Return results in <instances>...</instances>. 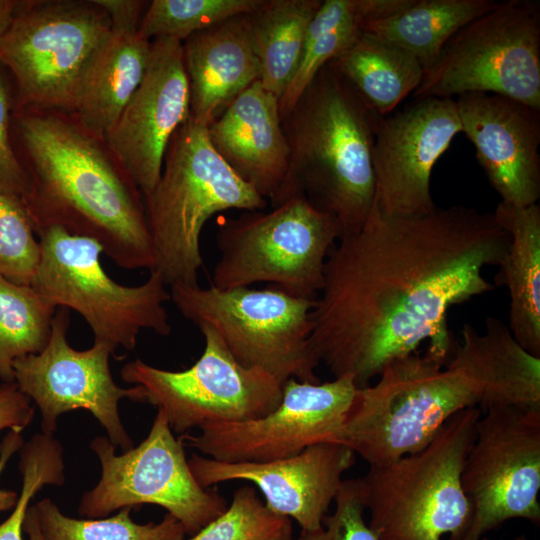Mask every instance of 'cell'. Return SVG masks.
I'll return each mask as SVG.
<instances>
[{
    "instance_id": "35",
    "label": "cell",
    "mask_w": 540,
    "mask_h": 540,
    "mask_svg": "<svg viewBox=\"0 0 540 540\" xmlns=\"http://www.w3.org/2000/svg\"><path fill=\"white\" fill-rule=\"evenodd\" d=\"M19 470L22 487L9 517L0 524V540H22L23 523L29 503L45 485H60L62 473L59 465L48 455L30 451L20 457Z\"/></svg>"
},
{
    "instance_id": "42",
    "label": "cell",
    "mask_w": 540,
    "mask_h": 540,
    "mask_svg": "<svg viewBox=\"0 0 540 540\" xmlns=\"http://www.w3.org/2000/svg\"><path fill=\"white\" fill-rule=\"evenodd\" d=\"M481 540H494V539H491V538H488L487 536H484ZM511 540H528V539L524 534H522V535L516 536L515 538H513Z\"/></svg>"
},
{
    "instance_id": "4",
    "label": "cell",
    "mask_w": 540,
    "mask_h": 540,
    "mask_svg": "<svg viewBox=\"0 0 540 540\" xmlns=\"http://www.w3.org/2000/svg\"><path fill=\"white\" fill-rule=\"evenodd\" d=\"M381 119L324 66L282 119L289 165L280 203L304 195L338 220L342 236L359 231L374 203L372 149Z\"/></svg>"
},
{
    "instance_id": "36",
    "label": "cell",
    "mask_w": 540,
    "mask_h": 540,
    "mask_svg": "<svg viewBox=\"0 0 540 540\" xmlns=\"http://www.w3.org/2000/svg\"><path fill=\"white\" fill-rule=\"evenodd\" d=\"M13 103L10 85L0 69V193L18 200L25 206L30 181L12 144Z\"/></svg>"
},
{
    "instance_id": "41",
    "label": "cell",
    "mask_w": 540,
    "mask_h": 540,
    "mask_svg": "<svg viewBox=\"0 0 540 540\" xmlns=\"http://www.w3.org/2000/svg\"><path fill=\"white\" fill-rule=\"evenodd\" d=\"M23 531L29 540H45L39 526L35 505H31L27 509Z\"/></svg>"
},
{
    "instance_id": "25",
    "label": "cell",
    "mask_w": 540,
    "mask_h": 540,
    "mask_svg": "<svg viewBox=\"0 0 540 540\" xmlns=\"http://www.w3.org/2000/svg\"><path fill=\"white\" fill-rule=\"evenodd\" d=\"M411 0H324L312 18L297 70L279 100L283 119L318 72L350 48L365 26L387 18Z\"/></svg>"
},
{
    "instance_id": "1",
    "label": "cell",
    "mask_w": 540,
    "mask_h": 540,
    "mask_svg": "<svg viewBox=\"0 0 540 540\" xmlns=\"http://www.w3.org/2000/svg\"><path fill=\"white\" fill-rule=\"evenodd\" d=\"M509 235L493 213L463 205L391 217L373 204L362 228L330 250L310 312L311 345L334 378L358 389L392 361L418 351L447 363L451 307L494 289Z\"/></svg>"
},
{
    "instance_id": "22",
    "label": "cell",
    "mask_w": 540,
    "mask_h": 540,
    "mask_svg": "<svg viewBox=\"0 0 540 540\" xmlns=\"http://www.w3.org/2000/svg\"><path fill=\"white\" fill-rule=\"evenodd\" d=\"M249 14L230 18L182 42L190 117L208 127L246 88L260 80Z\"/></svg>"
},
{
    "instance_id": "32",
    "label": "cell",
    "mask_w": 540,
    "mask_h": 540,
    "mask_svg": "<svg viewBox=\"0 0 540 540\" xmlns=\"http://www.w3.org/2000/svg\"><path fill=\"white\" fill-rule=\"evenodd\" d=\"M189 540H294L292 520L267 508L253 486L235 490L230 506Z\"/></svg>"
},
{
    "instance_id": "16",
    "label": "cell",
    "mask_w": 540,
    "mask_h": 540,
    "mask_svg": "<svg viewBox=\"0 0 540 540\" xmlns=\"http://www.w3.org/2000/svg\"><path fill=\"white\" fill-rule=\"evenodd\" d=\"M69 326L70 310L60 308L44 349L14 361V382L39 408L42 433L53 435L63 413L85 409L105 428L111 443L127 451L133 441L122 425L118 404L125 397L139 402V389L116 385L109 366L114 351L109 345L94 341L87 350L72 348L67 341Z\"/></svg>"
},
{
    "instance_id": "28",
    "label": "cell",
    "mask_w": 540,
    "mask_h": 540,
    "mask_svg": "<svg viewBox=\"0 0 540 540\" xmlns=\"http://www.w3.org/2000/svg\"><path fill=\"white\" fill-rule=\"evenodd\" d=\"M494 0H411L401 11L368 23L372 33L410 53L429 69L447 41L496 6Z\"/></svg>"
},
{
    "instance_id": "38",
    "label": "cell",
    "mask_w": 540,
    "mask_h": 540,
    "mask_svg": "<svg viewBox=\"0 0 540 540\" xmlns=\"http://www.w3.org/2000/svg\"><path fill=\"white\" fill-rule=\"evenodd\" d=\"M93 2L108 15L112 30L138 31L146 2L138 0H93Z\"/></svg>"
},
{
    "instance_id": "14",
    "label": "cell",
    "mask_w": 540,
    "mask_h": 540,
    "mask_svg": "<svg viewBox=\"0 0 540 540\" xmlns=\"http://www.w3.org/2000/svg\"><path fill=\"white\" fill-rule=\"evenodd\" d=\"M471 506L457 540H481L508 520L540 522V409L497 406L481 414L461 474Z\"/></svg>"
},
{
    "instance_id": "19",
    "label": "cell",
    "mask_w": 540,
    "mask_h": 540,
    "mask_svg": "<svg viewBox=\"0 0 540 540\" xmlns=\"http://www.w3.org/2000/svg\"><path fill=\"white\" fill-rule=\"evenodd\" d=\"M355 462L356 454L335 442L316 443L295 456L262 463H228L197 454L188 459L202 487L232 480L252 482L268 509L294 519L305 531L322 527L344 473Z\"/></svg>"
},
{
    "instance_id": "9",
    "label": "cell",
    "mask_w": 540,
    "mask_h": 540,
    "mask_svg": "<svg viewBox=\"0 0 540 540\" xmlns=\"http://www.w3.org/2000/svg\"><path fill=\"white\" fill-rule=\"evenodd\" d=\"M170 300L198 328H213L243 366L263 369L282 384L290 378L320 382L310 340L315 300L273 286L220 289L211 284L172 285Z\"/></svg>"
},
{
    "instance_id": "33",
    "label": "cell",
    "mask_w": 540,
    "mask_h": 540,
    "mask_svg": "<svg viewBox=\"0 0 540 540\" xmlns=\"http://www.w3.org/2000/svg\"><path fill=\"white\" fill-rule=\"evenodd\" d=\"M40 257V243L25 206L0 193V276L30 285Z\"/></svg>"
},
{
    "instance_id": "3",
    "label": "cell",
    "mask_w": 540,
    "mask_h": 540,
    "mask_svg": "<svg viewBox=\"0 0 540 540\" xmlns=\"http://www.w3.org/2000/svg\"><path fill=\"white\" fill-rule=\"evenodd\" d=\"M29 167L25 202L36 235L49 226L96 240L118 266L154 270L156 256L140 191L97 138L54 113L13 109Z\"/></svg>"
},
{
    "instance_id": "20",
    "label": "cell",
    "mask_w": 540,
    "mask_h": 540,
    "mask_svg": "<svg viewBox=\"0 0 540 540\" xmlns=\"http://www.w3.org/2000/svg\"><path fill=\"white\" fill-rule=\"evenodd\" d=\"M462 133L501 202L537 204L540 198V109L490 93L455 98Z\"/></svg>"
},
{
    "instance_id": "30",
    "label": "cell",
    "mask_w": 540,
    "mask_h": 540,
    "mask_svg": "<svg viewBox=\"0 0 540 540\" xmlns=\"http://www.w3.org/2000/svg\"><path fill=\"white\" fill-rule=\"evenodd\" d=\"M39 526L45 540H184L183 525L166 513L159 523H135L131 507H124L107 518L76 519L64 515L45 498L35 504Z\"/></svg>"
},
{
    "instance_id": "26",
    "label": "cell",
    "mask_w": 540,
    "mask_h": 540,
    "mask_svg": "<svg viewBox=\"0 0 540 540\" xmlns=\"http://www.w3.org/2000/svg\"><path fill=\"white\" fill-rule=\"evenodd\" d=\"M328 64L380 117L413 94L424 73L410 53L369 32Z\"/></svg>"
},
{
    "instance_id": "31",
    "label": "cell",
    "mask_w": 540,
    "mask_h": 540,
    "mask_svg": "<svg viewBox=\"0 0 540 540\" xmlns=\"http://www.w3.org/2000/svg\"><path fill=\"white\" fill-rule=\"evenodd\" d=\"M265 0H153L143 13L138 33L151 41L172 38L180 42L230 18L251 14Z\"/></svg>"
},
{
    "instance_id": "6",
    "label": "cell",
    "mask_w": 540,
    "mask_h": 540,
    "mask_svg": "<svg viewBox=\"0 0 540 540\" xmlns=\"http://www.w3.org/2000/svg\"><path fill=\"white\" fill-rule=\"evenodd\" d=\"M478 408L452 416L422 450L369 467L361 477L370 528L379 540L459 539L471 506L461 474L475 438Z\"/></svg>"
},
{
    "instance_id": "21",
    "label": "cell",
    "mask_w": 540,
    "mask_h": 540,
    "mask_svg": "<svg viewBox=\"0 0 540 540\" xmlns=\"http://www.w3.org/2000/svg\"><path fill=\"white\" fill-rule=\"evenodd\" d=\"M209 140L227 165L272 207L286 183L289 148L279 99L260 83L241 92L207 127Z\"/></svg>"
},
{
    "instance_id": "12",
    "label": "cell",
    "mask_w": 540,
    "mask_h": 540,
    "mask_svg": "<svg viewBox=\"0 0 540 540\" xmlns=\"http://www.w3.org/2000/svg\"><path fill=\"white\" fill-rule=\"evenodd\" d=\"M199 329L203 353L185 370H164L140 359L122 367L121 378L138 387L139 402L162 410L176 433L254 419L277 407L283 384L263 369L240 364L213 328Z\"/></svg>"
},
{
    "instance_id": "37",
    "label": "cell",
    "mask_w": 540,
    "mask_h": 540,
    "mask_svg": "<svg viewBox=\"0 0 540 540\" xmlns=\"http://www.w3.org/2000/svg\"><path fill=\"white\" fill-rule=\"evenodd\" d=\"M34 417L31 400L13 382L0 385V431L20 432L25 429Z\"/></svg>"
},
{
    "instance_id": "23",
    "label": "cell",
    "mask_w": 540,
    "mask_h": 540,
    "mask_svg": "<svg viewBox=\"0 0 540 540\" xmlns=\"http://www.w3.org/2000/svg\"><path fill=\"white\" fill-rule=\"evenodd\" d=\"M150 41L138 31L111 29L95 49L78 80L72 103L77 122L103 139L141 83Z\"/></svg>"
},
{
    "instance_id": "29",
    "label": "cell",
    "mask_w": 540,
    "mask_h": 540,
    "mask_svg": "<svg viewBox=\"0 0 540 540\" xmlns=\"http://www.w3.org/2000/svg\"><path fill=\"white\" fill-rule=\"evenodd\" d=\"M56 307L31 285L0 276V378L13 382L16 359L41 352L47 345Z\"/></svg>"
},
{
    "instance_id": "8",
    "label": "cell",
    "mask_w": 540,
    "mask_h": 540,
    "mask_svg": "<svg viewBox=\"0 0 540 540\" xmlns=\"http://www.w3.org/2000/svg\"><path fill=\"white\" fill-rule=\"evenodd\" d=\"M37 235L41 257L30 285L54 307L79 313L94 341L115 352L119 347L133 350L143 330L170 334L165 307L170 291L157 270L140 285L124 286L104 271L103 249L96 240L60 226H49Z\"/></svg>"
},
{
    "instance_id": "24",
    "label": "cell",
    "mask_w": 540,
    "mask_h": 540,
    "mask_svg": "<svg viewBox=\"0 0 540 540\" xmlns=\"http://www.w3.org/2000/svg\"><path fill=\"white\" fill-rule=\"evenodd\" d=\"M493 214L509 235L496 276L509 293L508 328L526 351L540 357V206L500 201Z\"/></svg>"
},
{
    "instance_id": "7",
    "label": "cell",
    "mask_w": 540,
    "mask_h": 540,
    "mask_svg": "<svg viewBox=\"0 0 540 540\" xmlns=\"http://www.w3.org/2000/svg\"><path fill=\"white\" fill-rule=\"evenodd\" d=\"M341 236L338 220L301 194L268 212L243 211L219 225L211 285L231 289L263 282L316 300L327 256Z\"/></svg>"
},
{
    "instance_id": "10",
    "label": "cell",
    "mask_w": 540,
    "mask_h": 540,
    "mask_svg": "<svg viewBox=\"0 0 540 540\" xmlns=\"http://www.w3.org/2000/svg\"><path fill=\"white\" fill-rule=\"evenodd\" d=\"M504 96L540 109V2L506 0L461 28L423 73L413 98Z\"/></svg>"
},
{
    "instance_id": "15",
    "label": "cell",
    "mask_w": 540,
    "mask_h": 540,
    "mask_svg": "<svg viewBox=\"0 0 540 540\" xmlns=\"http://www.w3.org/2000/svg\"><path fill=\"white\" fill-rule=\"evenodd\" d=\"M357 387L350 376L308 383L288 379L280 403L254 419L206 425L197 435L179 437L184 446L209 458L262 463L295 456L328 438L341 426Z\"/></svg>"
},
{
    "instance_id": "18",
    "label": "cell",
    "mask_w": 540,
    "mask_h": 540,
    "mask_svg": "<svg viewBox=\"0 0 540 540\" xmlns=\"http://www.w3.org/2000/svg\"><path fill=\"white\" fill-rule=\"evenodd\" d=\"M189 117L182 42L155 38L141 83L103 138L144 197L160 178L171 138Z\"/></svg>"
},
{
    "instance_id": "39",
    "label": "cell",
    "mask_w": 540,
    "mask_h": 540,
    "mask_svg": "<svg viewBox=\"0 0 540 540\" xmlns=\"http://www.w3.org/2000/svg\"><path fill=\"white\" fill-rule=\"evenodd\" d=\"M23 438L20 432L9 431L0 444V475L4 471L8 461L15 452L23 446ZM15 491L0 487V512L13 508L18 500Z\"/></svg>"
},
{
    "instance_id": "40",
    "label": "cell",
    "mask_w": 540,
    "mask_h": 540,
    "mask_svg": "<svg viewBox=\"0 0 540 540\" xmlns=\"http://www.w3.org/2000/svg\"><path fill=\"white\" fill-rule=\"evenodd\" d=\"M22 0H0V41L19 11Z\"/></svg>"
},
{
    "instance_id": "27",
    "label": "cell",
    "mask_w": 540,
    "mask_h": 540,
    "mask_svg": "<svg viewBox=\"0 0 540 540\" xmlns=\"http://www.w3.org/2000/svg\"><path fill=\"white\" fill-rule=\"evenodd\" d=\"M322 0H265L249 14L250 37L260 83L279 100L301 58L309 24Z\"/></svg>"
},
{
    "instance_id": "34",
    "label": "cell",
    "mask_w": 540,
    "mask_h": 540,
    "mask_svg": "<svg viewBox=\"0 0 540 540\" xmlns=\"http://www.w3.org/2000/svg\"><path fill=\"white\" fill-rule=\"evenodd\" d=\"M334 502V512L323 518L321 528L301 530L294 540H379L364 519L366 506L360 478L343 480Z\"/></svg>"
},
{
    "instance_id": "17",
    "label": "cell",
    "mask_w": 540,
    "mask_h": 540,
    "mask_svg": "<svg viewBox=\"0 0 540 540\" xmlns=\"http://www.w3.org/2000/svg\"><path fill=\"white\" fill-rule=\"evenodd\" d=\"M382 117L373 149L374 205L386 216L432 213L431 175L437 160L462 133L453 98H414Z\"/></svg>"
},
{
    "instance_id": "2",
    "label": "cell",
    "mask_w": 540,
    "mask_h": 540,
    "mask_svg": "<svg viewBox=\"0 0 540 540\" xmlns=\"http://www.w3.org/2000/svg\"><path fill=\"white\" fill-rule=\"evenodd\" d=\"M448 362L413 352L389 363L375 384L357 388L341 426L328 438L369 466L424 449L458 412L511 406L517 371L500 339L465 323Z\"/></svg>"
},
{
    "instance_id": "11",
    "label": "cell",
    "mask_w": 540,
    "mask_h": 540,
    "mask_svg": "<svg viewBox=\"0 0 540 540\" xmlns=\"http://www.w3.org/2000/svg\"><path fill=\"white\" fill-rule=\"evenodd\" d=\"M110 32L93 1H23L0 41V67L16 87L13 109L72 111L80 75Z\"/></svg>"
},
{
    "instance_id": "13",
    "label": "cell",
    "mask_w": 540,
    "mask_h": 540,
    "mask_svg": "<svg viewBox=\"0 0 540 540\" xmlns=\"http://www.w3.org/2000/svg\"><path fill=\"white\" fill-rule=\"evenodd\" d=\"M184 447L159 409L145 440L121 455L108 438H94L91 449L100 460L101 477L82 496L79 515L104 518L124 507L153 504L176 518L186 534L194 535L228 505L216 490L197 482Z\"/></svg>"
},
{
    "instance_id": "5",
    "label": "cell",
    "mask_w": 540,
    "mask_h": 540,
    "mask_svg": "<svg viewBox=\"0 0 540 540\" xmlns=\"http://www.w3.org/2000/svg\"><path fill=\"white\" fill-rule=\"evenodd\" d=\"M157 270L166 285H198L204 225L226 210H263L267 200L213 148L207 127L191 117L167 147L160 178L145 197Z\"/></svg>"
}]
</instances>
